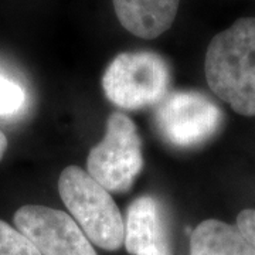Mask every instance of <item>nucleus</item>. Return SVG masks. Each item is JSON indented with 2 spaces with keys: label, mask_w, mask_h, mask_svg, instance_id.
Returning <instances> with one entry per match:
<instances>
[{
  "label": "nucleus",
  "mask_w": 255,
  "mask_h": 255,
  "mask_svg": "<svg viewBox=\"0 0 255 255\" xmlns=\"http://www.w3.org/2000/svg\"><path fill=\"white\" fill-rule=\"evenodd\" d=\"M24 92L17 84L0 75V114H11L23 105Z\"/></svg>",
  "instance_id": "nucleus-11"
},
{
  "label": "nucleus",
  "mask_w": 255,
  "mask_h": 255,
  "mask_svg": "<svg viewBox=\"0 0 255 255\" xmlns=\"http://www.w3.org/2000/svg\"><path fill=\"white\" fill-rule=\"evenodd\" d=\"M7 137L6 135L0 130V162H1V159L4 157V153H6V150H7Z\"/></svg>",
  "instance_id": "nucleus-13"
},
{
  "label": "nucleus",
  "mask_w": 255,
  "mask_h": 255,
  "mask_svg": "<svg viewBox=\"0 0 255 255\" xmlns=\"http://www.w3.org/2000/svg\"><path fill=\"white\" fill-rule=\"evenodd\" d=\"M14 226L41 255H98L80 226L61 210L23 206L14 213Z\"/></svg>",
  "instance_id": "nucleus-6"
},
{
  "label": "nucleus",
  "mask_w": 255,
  "mask_h": 255,
  "mask_svg": "<svg viewBox=\"0 0 255 255\" xmlns=\"http://www.w3.org/2000/svg\"><path fill=\"white\" fill-rule=\"evenodd\" d=\"M0 255H41L34 244L23 236L17 228H13L0 220Z\"/></svg>",
  "instance_id": "nucleus-10"
},
{
  "label": "nucleus",
  "mask_w": 255,
  "mask_h": 255,
  "mask_svg": "<svg viewBox=\"0 0 255 255\" xmlns=\"http://www.w3.org/2000/svg\"><path fill=\"white\" fill-rule=\"evenodd\" d=\"M58 193L91 244L107 251L124 246L125 221L118 206L88 172L78 166L65 167L58 179Z\"/></svg>",
  "instance_id": "nucleus-2"
},
{
  "label": "nucleus",
  "mask_w": 255,
  "mask_h": 255,
  "mask_svg": "<svg viewBox=\"0 0 255 255\" xmlns=\"http://www.w3.org/2000/svg\"><path fill=\"white\" fill-rule=\"evenodd\" d=\"M221 121L220 108L204 94L176 91L157 104L155 127L172 146L196 147L219 132Z\"/></svg>",
  "instance_id": "nucleus-5"
},
{
  "label": "nucleus",
  "mask_w": 255,
  "mask_h": 255,
  "mask_svg": "<svg viewBox=\"0 0 255 255\" xmlns=\"http://www.w3.org/2000/svg\"><path fill=\"white\" fill-rule=\"evenodd\" d=\"M124 244L130 255H173L166 213L153 196H140L129 204Z\"/></svg>",
  "instance_id": "nucleus-7"
},
{
  "label": "nucleus",
  "mask_w": 255,
  "mask_h": 255,
  "mask_svg": "<svg viewBox=\"0 0 255 255\" xmlns=\"http://www.w3.org/2000/svg\"><path fill=\"white\" fill-rule=\"evenodd\" d=\"M204 73L210 90L238 115L255 117V17H243L211 38Z\"/></svg>",
  "instance_id": "nucleus-1"
},
{
  "label": "nucleus",
  "mask_w": 255,
  "mask_h": 255,
  "mask_svg": "<svg viewBox=\"0 0 255 255\" xmlns=\"http://www.w3.org/2000/svg\"><path fill=\"white\" fill-rule=\"evenodd\" d=\"M172 71L163 57L153 51L118 54L105 70V97L119 108L136 111L157 105L169 94Z\"/></svg>",
  "instance_id": "nucleus-3"
},
{
  "label": "nucleus",
  "mask_w": 255,
  "mask_h": 255,
  "mask_svg": "<svg viewBox=\"0 0 255 255\" xmlns=\"http://www.w3.org/2000/svg\"><path fill=\"white\" fill-rule=\"evenodd\" d=\"M237 228L255 248V209H246L238 214Z\"/></svg>",
  "instance_id": "nucleus-12"
},
{
  "label": "nucleus",
  "mask_w": 255,
  "mask_h": 255,
  "mask_svg": "<svg viewBox=\"0 0 255 255\" xmlns=\"http://www.w3.org/2000/svg\"><path fill=\"white\" fill-rule=\"evenodd\" d=\"M143 169L142 140L132 119L114 112L107 121L105 136L90 150L87 172L110 193L124 194L132 189Z\"/></svg>",
  "instance_id": "nucleus-4"
},
{
  "label": "nucleus",
  "mask_w": 255,
  "mask_h": 255,
  "mask_svg": "<svg viewBox=\"0 0 255 255\" xmlns=\"http://www.w3.org/2000/svg\"><path fill=\"white\" fill-rule=\"evenodd\" d=\"M121 26L133 36L153 40L172 27L179 0H112Z\"/></svg>",
  "instance_id": "nucleus-8"
},
{
  "label": "nucleus",
  "mask_w": 255,
  "mask_h": 255,
  "mask_svg": "<svg viewBox=\"0 0 255 255\" xmlns=\"http://www.w3.org/2000/svg\"><path fill=\"white\" fill-rule=\"evenodd\" d=\"M190 255H255V248L237 227L209 219L191 233Z\"/></svg>",
  "instance_id": "nucleus-9"
}]
</instances>
